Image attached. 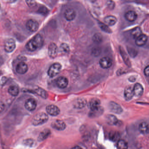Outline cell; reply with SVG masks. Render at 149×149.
Segmentation results:
<instances>
[{
	"label": "cell",
	"mask_w": 149,
	"mask_h": 149,
	"mask_svg": "<svg viewBox=\"0 0 149 149\" xmlns=\"http://www.w3.org/2000/svg\"><path fill=\"white\" fill-rule=\"evenodd\" d=\"M26 47L27 49L30 52H33L36 50L37 49H39L37 44L33 39H31L27 43Z\"/></svg>",
	"instance_id": "ffe728a7"
},
{
	"label": "cell",
	"mask_w": 149,
	"mask_h": 149,
	"mask_svg": "<svg viewBox=\"0 0 149 149\" xmlns=\"http://www.w3.org/2000/svg\"><path fill=\"white\" fill-rule=\"evenodd\" d=\"M131 34L134 39H136L143 34L140 28L137 27L135 28L132 30L131 32Z\"/></svg>",
	"instance_id": "4316f807"
},
{
	"label": "cell",
	"mask_w": 149,
	"mask_h": 149,
	"mask_svg": "<svg viewBox=\"0 0 149 149\" xmlns=\"http://www.w3.org/2000/svg\"><path fill=\"white\" fill-rule=\"evenodd\" d=\"M98 25H99L102 31H104V32L110 33L112 32L107 25H105V24L100 22H98Z\"/></svg>",
	"instance_id": "836d02e7"
},
{
	"label": "cell",
	"mask_w": 149,
	"mask_h": 149,
	"mask_svg": "<svg viewBox=\"0 0 149 149\" xmlns=\"http://www.w3.org/2000/svg\"><path fill=\"white\" fill-rule=\"evenodd\" d=\"M139 132L143 134H147L149 132V125L147 123L143 122L139 126Z\"/></svg>",
	"instance_id": "cb8c5ba5"
},
{
	"label": "cell",
	"mask_w": 149,
	"mask_h": 149,
	"mask_svg": "<svg viewBox=\"0 0 149 149\" xmlns=\"http://www.w3.org/2000/svg\"><path fill=\"white\" fill-rule=\"evenodd\" d=\"M51 126L54 129L58 131H63L65 130L66 127V125L63 121L61 120H54L51 123Z\"/></svg>",
	"instance_id": "9c48e42d"
},
{
	"label": "cell",
	"mask_w": 149,
	"mask_h": 149,
	"mask_svg": "<svg viewBox=\"0 0 149 149\" xmlns=\"http://www.w3.org/2000/svg\"><path fill=\"white\" fill-rule=\"evenodd\" d=\"M148 41V37L144 34L141 35L135 40V43L138 47H143L145 45Z\"/></svg>",
	"instance_id": "5bb4252c"
},
{
	"label": "cell",
	"mask_w": 149,
	"mask_h": 149,
	"mask_svg": "<svg viewBox=\"0 0 149 149\" xmlns=\"http://www.w3.org/2000/svg\"><path fill=\"white\" fill-rule=\"evenodd\" d=\"M128 53L132 57H135L137 54V51L134 48H128Z\"/></svg>",
	"instance_id": "8d00e7d4"
},
{
	"label": "cell",
	"mask_w": 149,
	"mask_h": 149,
	"mask_svg": "<svg viewBox=\"0 0 149 149\" xmlns=\"http://www.w3.org/2000/svg\"><path fill=\"white\" fill-rule=\"evenodd\" d=\"M37 102L33 98H29L26 100L25 103V107L27 110L33 111L36 109Z\"/></svg>",
	"instance_id": "ba28073f"
},
{
	"label": "cell",
	"mask_w": 149,
	"mask_h": 149,
	"mask_svg": "<svg viewBox=\"0 0 149 149\" xmlns=\"http://www.w3.org/2000/svg\"><path fill=\"white\" fill-rule=\"evenodd\" d=\"M64 16L67 20L71 21L75 18L76 16V13L75 11L72 8H68L64 13Z\"/></svg>",
	"instance_id": "8fae6325"
},
{
	"label": "cell",
	"mask_w": 149,
	"mask_h": 149,
	"mask_svg": "<svg viewBox=\"0 0 149 149\" xmlns=\"http://www.w3.org/2000/svg\"><path fill=\"white\" fill-rule=\"evenodd\" d=\"M144 74L146 76L149 77V65L145 68L144 70Z\"/></svg>",
	"instance_id": "60d3db41"
},
{
	"label": "cell",
	"mask_w": 149,
	"mask_h": 149,
	"mask_svg": "<svg viewBox=\"0 0 149 149\" xmlns=\"http://www.w3.org/2000/svg\"><path fill=\"white\" fill-rule=\"evenodd\" d=\"M117 147L118 149H127L128 147V143L125 140L120 139L118 141Z\"/></svg>",
	"instance_id": "1f68e13d"
},
{
	"label": "cell",
	"mask_w": 149,
	"mask_h": 149,
	"mask_svg": "<svg viewBox=\"0 0 149 149\" xmlns=\"http://www.w3.org/2000/svg\"><path fill=\"white\" fill-rule=\"evenodd\" d=\"M26 27L27 29L32 32H35L38 30L39 24L38 22L35 20L29 19L27 22Z\"/></svg>",
	"instance_id": "5b68a950"
},
{
	"label": "cell",
	"mask_w": 149,
	"mask_h": 149,
	"mask_svg": "<svg viewBox=\"0 0 149 149\" xmlns=\"http://www.w3.org/2000/svg\"><path fill=\"white\" fill-rule=\"evenodd\" d=\"M59 52L58 47L56 43L52 42L49 44L48 47V54L49 56L51 58H55L57 56Z\"/></svg>",
	"instance_id": "277c9868"
},
{
	"label": "cell",
	"mask_w": 149,
	"mask_h": 149,
	"mask_svg": "<svg viewBox=\"0 0 149 149\" xmlns=\"http://www.w3.org/2000/svg\"><path fill=\"white\" fill-rule=\"evenodd\" d=\"M104 22L107 24V26H113L116 23L117 19L115 16L109 15L105 17Z\"/></svg>",
	"instance_id": "7402d4cb"
},
{
	"label": "cell",
	"mask_w": 149,
	"mask_h": 149,
	"mask_svg": "<svg viewBox=\"0 0 149 149\" xmlns=\"http://www.w3.org/2000/svg\"><path fill=\"white\" fill-rule=\"evenodd\" d=\"M109 108L111 111L115 114H120L123 111L122 107L115 102H110L109 103Z\"/></svg>",
	"instance_id": "8992f818"
},
{
	"label": "cell",
	"mask_w": 149,
	"mask_h": 149,
	"mask_svg": "<svg viewBox=\"0 0 149 149\" xmlns=\"http://www.w3.org/2000/svg\"><path fill=\"white\" fill-rule=\"evenodd\" d=\"M56 84L60 88H65L68 84V80L65 77H60L56 79Z\"/></svg>",
	"instance_id": "4fadbf2b"
},
{
	"label": "cell",
	"mask_w": 149,
	"mask_h": 149,
	"mask_svg": "<svg viewBox=\"0 0 149 149\" xmlns=\"http://www.w3.org/2000/svg\"><path fill=\"white\" fill-rule=\"evenodd\" d=\"M4 49L7 53H12L15 49L16 43L15 41L12 38L8 39L4 42Z\"/></svg>",
	"instance_id": "3957f363"
},
{
	"label": "cell",
	"mask_w": 149,
	"mask_h": 149,
	"mask_svg": "<svg viewBox=\"0 0 149 149\" xmlns=\"http://www.w3.org/2000/svg\"><path fill=\"white\" fill-rule=\"evenodd\" d=\"M100 101L97 98H94L91 99L88 104V106L91 110L95 109L100 107Z\"/></svg>",
	"instance_id": "44dd1931"
},
{
	"label": "cell",
	"mask_w": 149,
	"mask_h": 149,
	"mask_svg": "<svg viewBox=\"0 0 149 149\" xmlns=\"http://www.w3.org/2000/svg\"><path fill=\"white\" fill-rule=\"evenodd\" d=\"M99 64L101 68L103 69H108L111 67L112 61L109 57H103L100 59Z\"/></svg>",
	"instance_id": "30bf717a"
},
{
	"label": "cell",
	"mask_w": 149,
	"mask_h": 149,
	"mask_svg": "<svg viewBox=\"0 0 149 149\" xmlns=\"http://www.w3.org/2000/svg\"><path fill=\"white\" fill-rule=\"evenodd\" d=\"M48 115L44 112H40L36 114L32 119V124L34 125H41L47 122Z\"/></svg>",
	"instance_id": "6da1fadb"
},
{
	"label": "cell",
	"mask_w": 149,
	"mask_h": 149,
	"mask_svg": "<svg viewBox=\"0 0 149 149\" xmlns=\"http://www.w3.org/2000/svg\"><path fill=\"white\" fill-rule=\"evenodd\" d=\"M87 102L86 100L82 98H79L74 102L73 106L75 109H82L86 105Z\"/></svg>",
	"instance_id": "ac0fdd59"
},
{
	"label": "cell",
	"mask_w": 149,
	"mask_h": 149,
	"mask_svg": "<svg viewBox=\"0 0 149 149\" xmlns=\"http://www.w3.org/2000/svg\"><path fill=\"white\" fill-rule=\"evenodd\" d=\"M125 17L128 21L133 22L137 18V15L136 12L134 11H129L125 14Z\"/></svg>",
	"instance_id": "d6986e66"
},
{
	"label": "cell",
	"mask_w": 149,
	"mask_h": 149,
	"mask_svg": "<svg viewBox=\"0 0 149 149\" xmlns=\"http://www.w3.org/2000/svg\"><path fill=\"white\" fill-rule=\"evenodd\" d=\"M46 111L48 114L54 116H58L60 113V109L54 104L48 105L46 108Z\"/></svg>",
	"instance_id": "52a82bcc"
},
{
	"label": "cell",
	"mask_w": 149,
	"mask_h": 149,
	"mask_svg": "<svg viewBox=\"0 0 149 149\" xmlns=\"http://www.w3.org/2000/svg\"><path fill=\"white\" fill-rule=\"evenodd\" d=\"M106 122L110 125H116L118 122V119L113 115H108L106 116Z\"/></svg>",
	"instance_id": "603a6c76"
},
{
	"label": "cell",
	"mask_w": 149,
	"mask_h": 149,
	"mask_svg": "<svg viewBox=\"0 0 149 149\" xmlns=\"http://www.w3.org/2000/svg\"><path fill=\"white\" fill-rule=\"evenodd\" d=\"M35 92L37 95H39L40 96L42 97V98H47L48 97L47 92L43 89L41 88L40 87H38L35 89Z\"/></svg>",
	"instance_id": "83f0119b"
},
{
	"label": "cell",
	"mask_w": 149,
	"mask_h": 149,
	"mask_svg": "<svg viewBox=\"0 0 149 149\" xmlns=\"http://www.w3.org/2000/svg\"><path fill=\"white\" fill-rule=\"evenodd\" d=\"M59 51L62 54H68L70 51V47L66 43H62L59 47Z\"/></svg>",
	"instance_id": "f1b7e54d"
},
{
	"label": "cell",
	"mask_w": 149,
	"mask_h": 149,
	"mask_svg": "<svg viewBox=\"0 0 149 149\" xmlns=\"http://www.w3.org/2000/svg\"><path fill=\"white\" fill-rule=\"evenodd\" d=\"M50 131L48 129H46L42 131L39 135L38 137V141H43L47 138L50 135Z\"/></svg>",
	"instance_id": "d4e9b609"
},
{
	"label": "cell",
	"mask_w": 149,
	"mask_h": 149,
	"mask_svg": "<svg viewBox=\"0 0 149 149\" xmlns=\"http://www.w3.org/2000/svg\"><path fill=\"white\" fill-rule=\"evenodd\" d=\"M124 97L126 101H130L132 99L134 96L133 88L130 86H128L125 88L124 90Z\"/></svg>",
	"instance_id": "9a60e30c"
},
{
	"label": "cell",
	"mask_w": 149,
	"mask_h": 149,
	"mask_svg": "<svg viewBox=\"0 0 149 149\" xmlns=\"http://www.w3.org/2000/svg\"><path fill=\"white\" fill-rule=\"evenodd\" d=\"M133 89L134 96L136 97H139L141 96L143 93V88L140 84H136L134 85Z\"/></svg>",
	"instance_id": "2e32d148"
},
{
	"label": "cell",
	"mask_w": 149,
	"mask_h": 149,
	"mask_svg": "<svg viewBox=\"0 0 149 149\" xmlns=\"http://www.w3.org/2000/svg\"><path fill=\"white\" fill-rule=\"evenodd\" d=\"M101 54V49L98 48L94 49L92 51V54L95 56H97Z\"/></svg>",
	"instance_id": "74e56055"
},
{
	"label": "cell",
	"mask_w": 149,
	"mask_h": 149,
	"mask_svg": "<svg viewBox=\"0 0 149 149\" xmlns=\"http://www.w3.org/2000/svg\"><path fill=\"white\" fill-rule=\"evenodd\" d=\"M119 51H120V54L122 56V58L125 64L129 67H130L131 66L130 61L127 53L125 52L122 47H119Z\"/></svg>",
	"instance_id": "e0dca14e"
},
{
	"label": "cell",
	"mask_w": 149,
	"mask_h": 149,
	"mask_svg": "<svg viewBox=\"0 0 149 149\" xmlns=\"http://www.w3.org/2000/svg\"><path fill=\"white\" fill-rule=\"evenodd\" d=\"M93 40L94 42L97 43H99L102 42V36L101 34L97 33L95 34L93 36Z\"/></svg>",
	"instance_id": "e575fe53"
},
{
	"label": "cell",
	"mask_w": 149,
	"mask_h": 149,
	"mask_svg": "<svg viewBox=\"0 0 149 149\" xmlns=\"http://www.w3.org/2000/svg\"><path fill=\"white\" fill-rule=\"evenodd\" d=\"M28 67L27 64L23 62H21L17 64L16 68V72L20 74H24L27 72Z\"/></svg>",
	"instance_id": "7c38bea8"
},
{
	"label": "cell",
	"mask_w": 149,
	"mask_h": 149,
	"mask_svg": "<svg viewBox=\"0 0 149 149\" xmlns=\"http://www.w3.org/2000/svg\"><path fill=\"white\" fill-rule=\"evenodd\" d=\"M38 12L39 13L41 14L46 15L48 13L49 10L46 7L42 6L39 8Z\"/></svg>",
	"instance_id": "d590c367"
},
{
	"label": "cell",
	"mask_w": 149,
	"mask_h": 149,
	"mask_svg": "<svg viewBox=\"0 0 149 149\" xmlns=\"http://www.w3.org/2000/svg\"><path fill=\"white\" fill-rule=\"evenodd\" d=\"M26 2L28 6L30 8L34 7L37 5V3L35 1H26Z\"/></svg>",
	"instance_id": "f35d334b"
},
{
	"label": "cell",
	"mask_w": 149,
	"mask_h": 149,
	"mask_svg": "<svg viewBox=\"0 0 149 149\" xmlns=\"http://www.w3.org/2000/svg\"><path fill=\"white\" fill-rule=\"evenodd\" d=\"M71 149H82V148L80 146H76L73 147Z\"/></svg>",
	"instance_id": "b9f144b4"
},
{
	"label": "cell",
	"mask_w": 149,
	"mask_h": 149,
	"mask_svg": "<svg viewBox=\"0 0 149 149\" xmlns=\"http://www.w3.org/2000/svg\"><path fill=\"white\" fill-rule=\"evenodd\" d=\"M33 39L36 42L39 48L42 47L43 44V39L40 34H37Z\"/></svg>",
	"instance_id": "f546056e"
},
{
	"label": "cell",
	"mask_w": 149,
	"mask_h": 149,
	"mask_svg": "<svg viewBox=\"0 0 149 149\" xmlns=\"http://www.w3.org/2000/svg\"><path fill=\"white\" fill-rule=\"evenodd\" d=\"M109 137L111 140L113 141H116L119 139V134L117 132L112 131L110 132Z\"/></svg>",
	"instance_id": "d6a6232c"
},
{
	"label": "cell",
	"mask_w": 149,
	"mask_h": 149,
	"mask_svg": "<svg viewBox=\"0 0 149 149\" xmlns=\"http://www.w3.org/2000/svg\"><path fill=\"white\" fill-rule=\"evenodd\" d=\"M107 5L110 9H113L115 7V3L112 1H109L107 2Z\"/></svg>",
	"instance_id": "ab89813d"
},
{
	"label": "cell",
	"mask_w": 149,
	"mask_h": 149,
	"mask_svg": "<svg viewBox=\"0 0 149 149\" xmlns=\"http://www.w3.org/2000/svg\"><path fill=\"white\" fill-rule=\"evenodd\" d=\"M62 68V65L59 63H55L51 65L48 71V75L50 77H54L59 74Z\"/></svg>",
	"instance_id": "7a4b0ae2"
},
{
	"label": "cell",
	"mask_w": 149,
	"mask_h": 149,
	"mask_svg": "<svg viewBox=\"0 0 149 149\" xmlns=\"http://www.w3.org/2000/svg\"><path fill=\"white\" fill-rule=\"evenodd\" d=\"M8 92L11 95L13 96H16L19 95V90L17 86L15 85H12L8 88Z\"/></svg>",
	"instance_id": "484cf974"
},
{
	"label": "cell",
	"mask_w": 149,
	"mask_h": 149,
	"mask_svg": "<svg viewBox=\"0 0 149 149\" xmlns=\"http://www.w3.org/2000/svg\"><path fill=\"white\" fill-rule=\"evenodd\" d=\"M103 110L102 109L101 106L97 109H95L91 110V112L90 113V116L91 117H96L100 116L102 113Z\"/></svg>",
	"instance_id": "4dcf8cb0"
}]
</instances>
